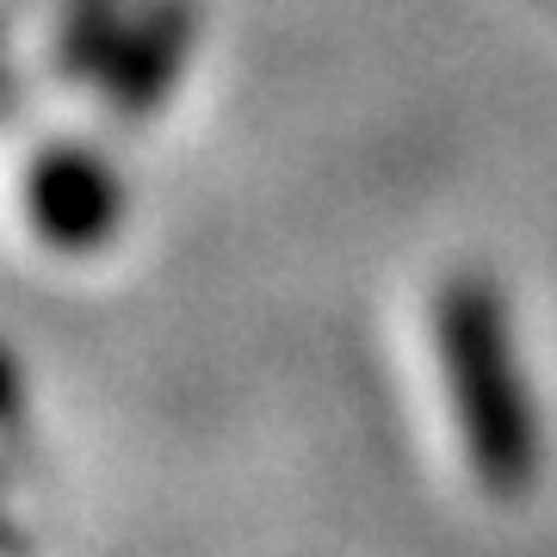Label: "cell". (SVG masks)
Wrapping results in <instances>:
<instances>
[{"mask_svg":"<svg viewBox=\"0 0 557 557\" xmlns=\"http://www.w3.org/2000/svg\"><path fill=\"white\" fill-rule=\"evenodd\" d=\"M434 354L458 409V440L483 496L520 502L539 483V409L520 372L515 322L502 285L483 273H458L434 292Z\"/></svg>","mask_w":557,"mask_h":557,"instance_id":"6da1fadb","label":"cell"},{"mask_svg":"<svg viewBox=\"0 0 557 557\" xmlns=\"http://www.w3.org/2000/svg\"><path fill=\"white\" fill-rule=\"evenodd\" d=\"M131 218V186L119 161L94 143H50L25 168V223L44 248L69 260L106 255L124 236Z\"/></svg>","mask_w":557,"mask_h":557,"instance_id":"7a4b0ae2","label":"cell"},{"mask_svg":"<svg viewBox=\"0 0 557 557\" xmlns=\"http://www.w3.org/2000/svg\"><path fill=\"white\" fill-rule=\"evenodd\" d=\"M199 0H137L131 25L119 32V50L106 57L94 94L106 100V112L124 124L156 119L161 106L174 100L186 62L199 50Z\"/></svg>","mask_w":557,"mask_h":557,"instance_id":"3957f363","label":"cell"},{"mask_svg":"<svg viewBox=\"0 0 557 557\" xmlns=\"http://www.w3.org/2000/svg\"><path fill=\"white\" fill-rule=\"evenodd\" d=\"M137 0H69L57 25V69L81 87H94L106 57L119 50V32L131 25Z\"/></svg>","mask_w":557,"mask_h":557,"instance_id":"277c9868","label":"cell"},{"mask_svg":"<svg viewBox=\"0 0 557 557\" xmlns=\"http://www.w3.org/2000/svg\"><path fill=\"white\" fill-rule=\"evenodd\" d=\"M25 409H32V384H25L20 354L0 341V440H13L25 428Z\"/></svg>","mask_w":557,"mask_h":557,"instance_id":"5b68a950","label":"cell"},{"mask_svg":"<svg viewBox=\"0 0 557 557\" xmlns=\"http://www.w3.org/2000/svg\"><path fill=\"white\" fill-rule=\"evenodd\" d=\"M13 94H20V81H13V75H0V106L13 100Z\"/></svg>","mask_w":557,"mask_h":557,"instance_id":"8992f818","label":"cell"},{"mask_svg":"<svg viewBox=\"0 0 557 557\" xmlns=\"http://www.w3.org/2000/svg\"><path fill=\"white\" fill-rule=\"evenodd\" d=\"M0 552H13V527H7V508H0Z\"/></svg>","mask_w":557,"mask_h":557,"instance_id":"52a82bcc","label":"cell"}]
</instances>
